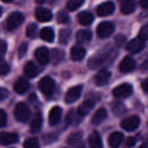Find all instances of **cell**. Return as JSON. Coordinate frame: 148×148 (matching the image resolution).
Segmentation results:
<instances>
[{"mask_svg": "<svg viewBox=\"0 0 148 148\" xmlns=\"http://www.w3.org/2000/svg\"><path fill=\"white\" fill-rule=\"evenodd\" d=\"M82 89H83L82 86H76L69 89L65 94V102L68 104L75 102L80 97Z\"/></svg>", "mask_w": 148, "mask_h": 148, "instance_id": "cell-8", "label": "cell"}, {"mask_svg": "<svg viewBox=\"0 0 148 148\" xmlns=\"http://www.w3.org/2000/svg\"><path fill=\"white\" fill-rule=\"evenodd\" d=\"M57 20L59 24H65L69 20V17L66 12L61 11L57 14Z\"/></svg>", "mask_w": 148, "mask_h": 148, "instance_id": "cell-36", "label": "cell"}, {"mask_svg": "<svg viewBox=\"0 0 148 148\" xmlns=\"http://www.w3.org/2000/svg\"><path fill=\"white\" fill-rule=\"evenodd\" d=\"M132 93V87L129 84H122L115 87L112 91V94L116 98H127Z\"/></svg>", "mask_w": 148, "mask_h": 148, "instance_id": "cell-6", "label": "cell"}, {"mask_svg": "<svg viewBox=\"0 0 148 148\" xmlns=\"http://www.w3.org/2000/svg\"><path fill=\"white\" fill-rule=\"evenodd\" d=\"M107 117V112L104 108H100L93 115L92 119V123L95 125H98L99 124H101Z\"/></svg>", "mask_w": 148, "mask_h": 148, "instance_id": "cell-25", "label": "cell"}, {"mask_svg": "<svg viewBox=\"0 0 148 148\" xmlns=\"http://www.w3.org/2000/svg\"><path fill=\"white\" fill-rule=\"evenodd\" d=\"M7 124V113L5 110L0 109V128H3Z\"/></svg>", "mask_w": 148, "mask_h": 148, "instance_id": "cell-38", "label": "cell"}, {"mask_svg": "<svg viewBox=\"0 0 148 148\" xmlns=\"http://www.w3.org/2000/svg\"><path fill=\"white\" fill-rule=\"evenodd\" d=\"M139 5L144 9H148V0H140Z\"/></svg>", "mask_w": 148, "mask_h": 148, "instance_id": "cell-46", "label": "cell"}, {"mask_svg": "<svg viewBox=\"0 0 148 148\" xmlns=\"http://www.w3.org/2000/svg\"><path fill=\"white\" fill-rule=\"evenodd\" d=\"M144 47H145L144 40L138 38H134L131 40L128 43V45H126V50L131 53H138L144 49Z\"/></svg>", "mask_w": 148, "mask_h": 148, "instance_id": "cell-12", "label": "cell"}, {"mask_svg": "<svg viewBox=\"0 0 148 148\" xmlns=\"http://www.w3.org/2000/svg\"><path fill=\"white\" fill-rule=\"evenodd\" d=\"M110 78H111L110 71L104 69V70H101L100 71H99L97 73V75L94 78V81H95V84L97 86H102L106 85L109 81Z\"/></svg>", "mask_w": 148, "mask_h": 148, "instance_id": "cell-15", "label": "cell"}, {"mask_svg": "<svg viewBox=\"0 0 148 148\" xmlns=\"http://www.w3.org/2000/svg\"><path fill=\"white\" fill-rule=\"evenodd\" d=\"M124 136L119 132H112L108 138V144L111 148H118L122 143Z\"/></svg>", "mask_w": 148, "mask_h": 148, "instance_id": "cell-17", "label": "cell"}, {"mask_svg": "<svg viewBox=\"0 0 148 148\" xmlns=\"http://www.w3.org/2000/svg\"><path fill=\"white\" fill-rule=\"evenodd\" d=\"M136 67V62L135 60L130 57V56H125L120 64H119V70L120 71L124 72V73H127V72H131L132 71H133Z\"/></svg>", "mask_w": 148, "mask_h": 148, "instance_id": "cell-11", "label": "cell"}, {"mask_svg": "<svg viewBox=\"0 0 148 148\" xmlns=\"http://www.w3.org/2000/svg\"><path fill=\"white\" fill-rule=\"evenodd\" d=\"M25 75L29 79H33L38 75V68L35 64L32 61H29L24 68Z\"/></svg>", "mask_w": 148, "mask_h": 148, "instance_id": "cell-22", "label": "cell"}, {"mask_svg": "<svg viewBox=\"0 0 148 148\" xmlns=\"http://www.w3.org/2000/svg\"><path fill=\"white\" fill-rule=\"evenodd\" d=\"M82 117L83 116L79 114L78 111L76 112L74 110H71L66 116V121L68 124H71V125H77V124H79Z\"/></svg>", "mask_w": 148, "mask_h": 148, "instance_id": "cell-23", "label": "cell"}, {"mask_svg": "<svg viewBox=\"0 0 148 148\" xmlns=\"http://www.w3.org/2000/svg\"><path fill=\"white\" fill-rule=\"evenodd\" d=\"M57 0H49V3H51V4H54V2H56Z\"/></svg>", "mask_w": 148, "mask_h": 148, "instance_id": "cell-50", "label": "cell"}, {"mask_svg": "<svg viewBox=\"0 0 148 148\" xmlns=\"http://www.w3.org/2000/svg\"><path fill=\"white\" fill-rule=\"evenodd\" d=\"M68 144L72 148H85V145L82 139V134L79 132H75L68 138Z\"/></svg>", "mask_w": 148, "mask_h": 148, "instance_id": "cell-14", "label": "cell"}, {"mask_svg": "<svg viewBox=\"0 0 148 148\" xmlns=\"http://www.w3.org/2000/svg\"><path fill=\"white\" fill-rule=\"evenodd\" d=\"M114 32V25L110 21L101 22L97 27V34L100 38L110 37Z\"/></svg>", "mask_w": 148, "mask_h": 148, "instance_id": "cell-4", "label": "cell"}, {"mask_svg": "<svg viewBox=\"0 0 148 148\" xmlns=\"http://www.w3.org/2000/svg\"><path fill=\"white\" fill-rule=\"evenodd\" d=\"M136 5L135 3L131 0V1H125L123 2L121 5V12L124 14H130L135 11Z\"/></svg>", "mask_w": 148, "mask_h": 148, "instance_id": "cell-29", "label": "cell"}, {"mask_svg": "<svg viewBox=\"0 0 148 148\" xmlns=\"http://www.w3.org/2000/svg\"><path fill=\"white\" fill-rule=\"evenodd\" d=\"M24 148H39V144L37 138H29L24 142Z\"/></svg>", "mask_w": 148, "mask_h": 148, "instance_id": "cell-34", "label": "cell"}, {"mask_svg": "<svg viewBox=\"0 0 148 148\" xmlns=\"http://www.w3.org/2000/svg\"><path fill=\"white\" fill-rule=\"evenodd\" d=\"M26 36L29 38H36L38 36V25L36 24H30L26 28Z\"/></svg>", "mask_w": 148, "mask_h": 148, "instance_id": "cell-33", "label": "cell"}, {"mask_svg": "<svg viewBox=\"0 0 148 148\" xmlns=\"http://www.w3.org/2000/svg\"><path fill=\"white\" fill-rule=\"evenodd\" d=\"M92 32L88 30H80L76 34V39L79 43H86L92 39Z\"/></svg>", "mask_w": 148, "mask_h": 148, "instance_id": "cell-28", "label": "cell"}, {"mask_svg": "<svg viewBox=\"0 0 148 148\" xmlns=\"http://www.w3.org/2000/svg\"><path fill=\"white\" fill-rule=\"evenodd\" d=\"M25 21L24 15L19 12H14L9 15L6 20V27L9 31L14 30L20 26Z\"/></svg>", "mask_w": 148, "mask_h": 148, "instance_id": "cell-3", "label": "cell"}, {"mask_svg": "<svg viewBox=\"0 0 148 148\" xmlns=\"http://www.w3.org/2000/svg\"><path fill=\"white\" fill-rule=\"evenodd\" d=\"M64 57V53L58 49H53L51 54V58L54 64H57L59 62H61Z\"/></svg>", "mask_w": 148, "mask_h": 148, "instance_id": "cell-31", "label": "cell"}, {"mask_svg": "<svg viewBox=\"0 0 148 148\" xmlns=\"http://www.w3.org/2000/svg\"><path fill=\"white\" fill-rule=\"evenodd\" d=\"M113 111L115 112V114L117 115H120V114H123L125 111V106H123V104H120V103H118L117 105H115L113 106Z\"/></svg>", "mask_w": 148, "mask_h": 148, "instance_id": "cell-40", "label": "cell"}, {"mask_svg": "<svg viewBox=\"0 0 148 148\" xmlns=\"http://www.w3.org/2000/svg\"><path fill=\"white\" fill-rule=\"evenodd\" d=\"M115 10V5L112 1H107L105 3H102L97 7V14L99 17H105V16H109L112 14Z\"/></svg>", "mask_w": 148, "mask_h": 148, "instance_id": "cell-9", "label": "cell"}, {"mask_svg": "<svg viewBox=\"0 0 148 148\" xmlns=\"http://www.w3.org/2000/svg\"><path fill=\"white\" fill-rule=\"evenodd\" d=\"M62 116V109L59 106H54L49 112V123L51 125H57Z\"/></svg>", "mask_w": 148, "mask_h": 148, "instance_id": "cell-16", "label": "cell"}, {"mask_svg": "<svg viewBox=\"0 0 148 148\" xmlns=\"http://www.w3.org/2000/svg\"><path fill=\"white\" fill-rule=\"evenodd\" d=\"M35 16L36 18L39 21V22H48L50 20H51L52 18V13L50 10L46 9V8H43V7H38L36 9L35 11Z\"/></svg>", "mask_w": 148, "mask_h": 148, "instance_id": "cell-13", "label": "cell"}, {"mask_svg": "<svg viewBox=\"0 0 148 148\" xmlns=\"http://www.w3.org/2000/svg\"><path fill=\"white\" fill-rule=\"evenodd\" d=\"M2 2H5V3H10V2H12V0H1Z\"/></svg>", "mask_w": 148, "mask_h": 148, "instance_id": "cell-49", "label": "cell"}, {"mask_svg": "<svg viewBox=\"0 0 148 148\" xmlns=\"http://www.w3.org/2000/svg\"><path fill=\"white\" fill-rule=\"evenodd\" d=\"M9 96V91L5 88L0 87V102L6 99Z\"/></svg>", "mask_w": 148, "mask_h": 148, "instance_id": "cell-41", "label": "cell"}, {"mask_svg": "<svg viewBox=\"0 0 148 148\" xmlns=\"http://www.w3.org/2000/svg\"><path fill=\"white\" fill-rule=\"evenodd\" d=\"M139 124H140L139 118L134 115L125 119L121 122V127L127 132H132L138 127Z\"/></svg>", "mask_w": 148, "mask_h": 148, "instance_id": "cell-5", "label": "cell"}, {"mask_svg": "<svg viewBox=\"0 0 148 148\" xmlns=\"http://www.w3.org/2000/svg\"><path fill=\"white\" fill-rule=\"evenodd\" d=\"M71 36V32L69 29H62L59 32V35H58V40L60 42V44L62 45H66Z\"/></svg>", "mask_w": 148, "mask_h": 148, "instance_id": "cell-30", "label": "cell"}, {"mask_svg": "<svg viewBox=\"0 0 148 148\" xmlns=\"http://www.w3.org/2000/svg\"><path fill=\"white\" fill-rule=\"evenodd\" d=\"M119 1H121L123 3V2H125V1H131V0H119Z\"/></svg>", "mask_w": 148, "mask_h": 148, "instance_id": "cell-51", "label": "cell"}, {"mask_svg": "<svg viewBox=\"0 0 148 148\" xmlns=\"http://www.w3.org/2000/svg\"><path fill=\"white\" fill-rule=\"evenodd\" d=\"M6 50H7L6 42L0 39V57H3L6 53Z\"/></svg>", "mask_w": 148, "mask_h": 148, "instance_id": "cell-42", "label": "cell"}, {"mask_svg": "<svg viewBox=\"0 0 148 148\" xmlns=\"http://www.w3.org/2000/svg\"><path fill=\"white\" fill-rule=\"evenodd\" d=\"M27 48H28V45L26 43H23L19 47H18V57L20 58H22L25 53L27 52Z\"/></svg>", "mask_w": 148, "mask_h": 148, "instance_id": "cell-39", "label": "cell"}, {"mask_svg": "<svg viewBox=\"0 0 148 148\" xmlns=\"http://www.w3.org/2000/svg\"><path fill=\"white\" fill-rule=\"evenodd\" d=\"M138 38H141L142 40H147L148 39V24L145 25L139 31L138 33Z\"/></svg>", "mask_w": 148, "mask_h": 148, "instance_id": "cell-37", "label": "cell"}, {"mask_svg": "<svg viewBox=\"0 0 148 148\" xmlns=\"http://www.w3.org/2000/svg\"><path fill=\"white\" fill-rule=\"evenodd\" d=\"M141 87H142V89H143L144 92H145L148 93V78L145 79H144V80L142 81V83H141Z\"/></svg>", "mask_w": 148, "mask_h": 148, "instance_id": "cell-43", "label": "cell"}, {"mask_svg": "<svg viewBox=\"0 0 148 148\" xmlns=\"http://www.w3.org/2000/svg\"><path fill=\"white\" fill-rule=\"evenodd\" d=\"M14 117L15 119L21 122V123H25L28 121L30 116H31V112L28 107V106L23 102H20L17 104V106L14 108Z\"/></svg>", "mask_w": 148, "mask_h": 148, "instance_id": "cell-1", "label": "cell"}, {"mask_svg": "<svg viewBox=\"0 0 148 148\" xmlns=\"http://www.w3.org/2000/svg\"><path fill=\"white\" fill-rule=\"evenodd\" d=\"M42 124H43V118H42V114L40 112H36L32 118V120L31 122V130L32 132H38L41 127H42Z\"/></svg>", "mask_w": 148, "mask_h": 148, "instance_id": "cell-20", "label": "cell"}, {"mask_svg": "<svg viewBox=\"0 0 148 148\" xmlns=\"http://www.w3.org/2000/svg\"><path fill=\"white\" fill-rule=\"evenodd\" d=\"M89 145L91 148H103L101 137L98 132H93L89 137Z\"/></svg>", "mask_w": 148, "mask_h": 148, "instance_id": "cell-19", "label": "cell"}, {"mask_svg": "<svg viewBox=\"0 0 148 148\" xmlns=\"http://www.w3.org/2000/svg\"><path fill=\"white\" fill-rule=\"evenodd\" d=\"M19 136L15 132H0V145H9L18 142Z\"/></svg>", "mask_w": 148, "mask_h": 148, "instance_id": "cell-7", "label": "cell"}, {"mask_svg": "<svg viewBox=\"0 0 148 148\" xmlns=\"http://www.w3.org/2000/svg\"><path fill=\"white\" fill-rule=\"evenodd\" d=\"M135 143H136V138L134 137H129L126 140V145L130 147L133 146L135 145Z\"/></svg>", "mask_w": 148, "mask_h": 148, "instance_id": "cell-44", "label": "cell"}, {"mask_svg": "<svg viewBox=\"0 0 148 148\" xmlns=\"http://www.w3.org/2000/svg\"><path fill=\"white\" fill-rule=\"evenodd\" d=\"M1 15H2V9L0 7V17H1Z\"/></svg>", "mask_w": 148, "mask_h": 148, "instance_id": "cell-52", "label": "cell"}, {"mask_svg": "<svg viewBox=\"0 0 148 148\" xmlns=\"http://www.w3.org/2000/svg\"><path fill=\"white\" fill-rule=\"evenodd\" d=\"M35 1H36L38 4H44V3L46 1V0H35Z\"/></svg>", "mask_w": 148, "mask_h": 148, "instance_id": "cell-48", "label": "cell"}, {"mask_svg": "<svg viewBox=\"0 0 148 148\" xmlns=\"http://www.w3.org/2000/svg\"><path fill=\"white\" fill-rule=\"evenodd\" d=\"M141 148H148V138H147L143 142Z\"/></svg>", "mask_w": 148, "mask_h": 148, "instance_id": "cell-47", "label": "cell"}, {"mask_svg": "<svg viewBox=\"0 0 148 148\" xmlns=\"http://www.w3.org/2000/svg\"><path fill=\"white\" fill-rule=\"evenodd\" d=\"M38 88L45 96L51 97L55 89V82L50 77H44L38 82Z\"/></svg>", "mask_w": 148, "mask_h": 148, "instance_id": "cell-2", "label": "cell"}, {"mask_svg": "<svg viewBox=\"0 0 148 148\" xmlns=\"http://www.w3.org/2000/svg\"><path fill=\"white\" fill-rule=\"evenodd\" d=\"M30 87V84L25 78H19L14 84V91L18 94H24Z\"/></svg>", "mask_w": 148, "mask_h": 148, "instance_id": "cell-18", "label": "cell"}, {"mask_svg": "<svg viewBox=\"0 0 148 148\" xmlns=\"http://www.w3.org/2000/svg\"><path fill=\"white\" fill-rule=\"evenodd\" d=\"M84 2H85V0H69L67 2L66 7L69 11L74 12L77 9H79L80 6H82Z\"/></svg>", "mask_w": 148, "mask_h": 148, "instance_id": "cell-32", "label": "cell"}, {"mask_svg": "<svg viewBox=\"0 0 148 148\" xmlns=\"http://www.w3.org/2000/svg\"><path fill=\"white\" fill-rule=\"evenodd\" d=\"M10 71V66L7 62L3 58V57H0V75H5Z\"/></svg>", "mask_w": 148, "mask_h": 148, "instance_id": "cell-35", "label": "cell"}, {"mask_svg": "<svg viewBox=\"0 0 148 148\" xmlns=\"http://www.w3.org/2000/svg\"><path fill=\"white\" fill-rule=\"evenodd\" d=\"M93 106H94V102L92 99H87L79 106L78 112L82 116H85L90 112V111L93 108Z\"/></svg>", "mask_w": 148, "mask_h": 148, "instance_id": "cell-27", "label": "cell"}, {"mask_svg": "<svg viewBox=\"0 0 148 148\" xmlns=\"http://www.w3.org/2000/svg\"><path fill=\"white\" fill-rule=\"evenodd\" d=\"M39 35H40V38L44 41H46V42H49V43H51L54 40V38H55L54 32L50 27H45V28H43L40 31Z\"/></svg>", "mask_w": 148, "mask_h": 148, "instance_id": "cell-26", "label": "cell"}, {"mask_svg": "<svg viewBox=\"0 0 148 148\" xmlns=\"http://www.w3.org/2000/svg\"><path fill=\"white\" fill-rule=\"evenodd\" d=\"M86 52V50L81 46H73L71 50V58L74 61H79L83 59Z\"/></svg>", "mask_w": 148, "mask_h": 148, "instance_id": "cell-21", "label": "cell"}, {"mask_svg": "<svg viewBox=\"0 0 148 148\" xmlns=\"http://www.w3.org/2000/svg\"><path fill=\"white\" fill-rule=\"evenodd\" d=\"M94 18L93 15L89 12H81L78 15V20L82 25H89L92 23Z\"/></svg>", "mask_w": 148, "mask_h": 148, "instance_id": "cell-24", "label": "cell"}, {"mask_svg": "<svg viewBox=\"0 0 148 148\" xmlns=\"http://www.w3.org/2000/svg\"><path fill=\"white\" fill-rule=\"evenodd\" d=\"M35 57H36L37 60L38 61V63L43 65L47 64L51 59L49 50L46 47H40V48L37 49L35 51Z\"/></svg>", "mask_w": 148, "mask_h": 148, "instance_id": "cell-10", "label": "cell"}, {"mask_svg": "<svg viewBox=\"0 0 148 148\" xmlns=\"http://www.w3.org/2000/svg\"><path fill=\"white\" fill-rule=\"evenodd\" d=\"M141 69L142 70H147L148 69V55L145 58L144 61L141 64Z\"/></svg>", "mask_w": 148, "mask_h": 148, "instance_id": "cell-45", "label": "cell"}]
</instances>
